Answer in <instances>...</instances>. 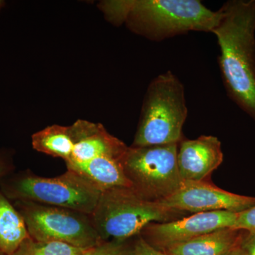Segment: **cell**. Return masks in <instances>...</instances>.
I'll list each match as a JSON object with an SVG mask.
<instances>
[{"label":"cell","mask_w":255,"mask_h":255,"mask_svg":"<svg viewBox=\"0 0 255 255\" xmlns=\"http://www.w3.org/2000/svg\"><path fill=\"white\" fill-rule=\"evenodd\" d=\"M218 12L211 33L220 48L223 84L230 98L255 121V0H229Z\"/></svg>","instance_id":"1"},{"label":"cell","mask_w":255,"mask_h":255,"mask_svg":"<svg viewBox=\"0 0 255 255\" xmlns=\"http://www.w3.org/2000/svg\"><path fill=\"white\" fill-rule=\"evenodd\" d=\"M110 21L126 23L151 41H162L191 31L211 33L219 12L199 0H117L102 4Z\"/></svg>","instance_id":"2"},{"label":"cell","mask_w":255,"mask_h":255,"mask_svg":"<svg viewBox=\"0 0 255 255\" xmlns=\"http://www.w3.org/2000/svg\"><path fill=\"white\" fill-rule=\"evenodd\" d=\"M185 214L146 200L131 188L123 187L102 191L90 216L102 241H124L139 236L150 223L182 219Z\"/></svg>","instance_id":"3"},{"label":"cell","mask_w":255,"mask_h":255,"mask_svg":"<svg viewBox=\"0 0 255 255\" xmlns=\"http://www.w3.org/2000/svg\"><path fill=\"white\" fill-rule=\"evenodd\" d=\"M187 115L182 82L170 70L160 74L147 87L131 146L179 143Z\"/></svg>","instance_id":"4"},{"label":"cell","mask_w":255,"mask_h":255,"mask_svg":"<svg viewBox=\"0 0 255 255\" xmlns=\"http://www.w3.org/2000/svg\"><path fill=\"white\" fill-rule=\"evenodd\" d=\"M1 192L8 199L28 201L93 214L102 194L91 182L72 170L55 177H43L29 171L0 179Z\"/></svg>","instance_id":"5"},{"label":"cell","mask_w":255,"mask_h":255,"mask_svg":"<svg viewBox=\"0 0 255 255\" xmlns=\"http://www.w3.org/2000/svg\"><path fill=\"white\" fill-rule=\"evenodd\" d=\"M178 145L128 147L122 165L132 190L157 202L173 194L183 182L178 169Z\"/></svg>","instance_id":"6"},{"label":"cell","mask_w":255,"mask_h":255,"mask_svg":"<svg viewBox=\"0 0 255 255\" xmlns=\"http://www.w3.org/2000/svg\"><path fill=\"white\" fill-rule=\"evenodd\" d=\"M14 206L35 241L60 242L86 250L103 242L90 215L28 201H16Z\"/></svg>","instance_id":"7"},{"label":"cell","mask_w":255,"mask_h":255,"mask_svg":"<svg viewBox=\"0 0 255 255\" xmlns=\"http://www.w3.org/2000/svg\"><path fill=\"white\" fill-rule=\"evenodd\" d=\"M238 216V213L227 211L197 213L169 222L150 223L139 236L162 251L219 230L234 228Z\"/></svg>","instance_id":"8"},{"label":"cell","mask_w":255,"mask_h":255,"mask_svg":"<svg viewBox=\"0 0 255 255\" xmlns=\"http://www.w3.org/2000/svg\"><path fill=\"white\" fill-rule=\"evenodd\" d=\"M159 203L167 209L192 214L218 211L239 214L255 206V196L229 192L207 181L183 182L173 194Z\"/></svg>","instance_id":"9"},{"label":"cell","mask_w":255,"mask_h":255,"mask_svg":"<svg viewBox=\"0 0 255 255\" xmlns=\"http://www.w3.org/2000/svg\"><path fill=\"white\" fill-rule=\"evenodd\" d=\"M223 161L221 142L217 137L183 139L178 145L177 165L182 182L207 181Z\"/></svg>","instance_id":"10"},{"label":"cell","mask_w":255,"mask_h":255,"mask_svg":"<svg viewBox=\"0 0 255 255\" xmlns=\"http://www.w3.org/2000/svg\"><path fill=\"white\" fill-rule=\"evenodd\" d=\"M74 141L71 157L66 165L85 163L102 156L123 157L128 146L111 135L101 124L78 120L70 126Z\"/></svg>","instance_id":"11"},{"label":"cell","mask_w":255,"mask_h":255,"mask_svg":"<svg viewBox=\"0 0 255 255\" xmlns=\"http://www.w3.org/2000/svg\"><path fill=\"white\" fill-rule=\"evenodd\" d=\"M246 231L224 228L162 250L168 255H228L241 243Z\"/></svg>","instance_id":"12"},{"label":"cell","mask_w":255,"mask_h":255,"mask_svg":"<svg viewBox=\"0 0 255 255\" xmlns=\"http://www.w3.org/2000/svg\"><path fill=\"white\" fill-rule=\"evenodd\" d=\"M123 157L102 156L85 163L67 166V168L80 174L102 192L115 188H131L124 173Z\"/></svg>","instance_id":"13"},{"label":"cell","mask_w":255,"mask_h":255,"mask_svg":"<svg viewBox=\"0 0 255 255\" xmlns=\"http://www.w3.org/2000/svg\"><path fill=\"white\" fill-rule=\"evenodd\" d=\"M22 216L0 191V253L13 255L29 238Z\"/></svg>","instance_id":"14"},{"label":"cell","mask_w":255,"mask_h":255,"mask_svg":"<svg viewBox=\"0 0 255 255\" xmlns=\"http://www.w3.org/2000/svg\"><path fill=\"white\" fill-rule=\"evenodd\" d=\"M33 149L43 154L59 157L66 162L71 157L74 141L70 127L53 125L33 134Z\"/></svg>","instance_id":"15"},{"label":"cell","mask_w":255,"mask_h":255,"mask_svg":"<svg viewBox=\"0 0 255 255\" xmlns=\"http://www.w3.org/2000/svg\"><path fill=\"white\" fill-rule=\"evenodd\" d=\"M86 249L60 243L42 242L26 238L13 255H83Z\"/></svg>","instance_id":"16"},{"label":"cell","mask_w":255,"mask_h":255,"mask_svg":"<svg viewBox=\"0 0 255 255\" xmlns=\"http://www.w3.org/2000/svg\"><path fill=\"white\" fill-rule=\"evenodd\" d=\"M128 241H103L87 250L83 255H134V243L130 245Z\"/></svg>","instance_id":"17"},{"label":"cell","mask_w":255,"mask_h":255,"mask_svg":"<svg viewBox=\"0 0 255 255\" xmlns=\"http://www.w3.org/2000/svg\"><path fill=\"white\" fill-rule=\"evenodd\" d=\"M234 228L247 232L255 233V206L238 214Z\"/></svg>","instance_id":"18"},{"label":"cell","mask_w":255,"mask_h":255,"mask_svg":"<svg viewBox=\"0 0 255 255\" xmlns=\"http://www.w3.org/2000/svg\"><path fill=\"white\" fill-rule=\"evenodd\" d=\"M134 255H168L150 246L140 236L133 244Z\"/></svg>","instance_id":"19"},{"label":"cell","mask_w":255,"mask_h":255,"mask_svg":"<svg viewBox=\"0 0 255 255\" xmlns=\"http://www.w3.org/2000/svg\"><path fill=\"white\" fill-rule=\"evenodd\" d=\"M245 255H255V233L247 232L241 243Z\"/></svg>","instance_id":"20"},{"label":"cell","mask_w":255,"mask_h":255,"mask_svg":"<svg viewBox=\"0 0 255 255\" xmlns=\"http://www.w3.org/2000/svg\"><path fill=\"white\" fill-rule=\"evenodd\" d=\"M12 167L9 158L0 152V179L9 175Z\"/></svg>","instance_id":"21"},{"label":"cell","mask_w":255,"mask_h":255,"mask_svg":"<svg viewBox=\"0 0 255 255\" xmlns=\"http://www.w3.org/2000/svg\"><path fill=\"white\" fill-rule=\"evenodd\" d=\"M241 243L228 255H245L244 251H243V248H242Z\"/></svg>","instance_id":"22"},{"label":"cell","mask_w":255,"mask_h":255,"mask_svg":"<svg viewBox=\"0 0 255 255\" xmlns=\"http://www.w3.org/2000/svg\"><path fill=\"white\" fill-rule=\"evenodd\" d=\"M4 5L5 1H3V0H0V11H1V9L4 7Z\"/></svg>","instance_id":"23"},{"label":"cell","mask_w":255,"mask_h":255,"mask_svg":"<svg viewBox=\"0 0 255 255\" xmlns=\"http://www.w3.org/2000/svg\"><path fill=\"white\" fill-rule=\"evenodd\" d=\"M0 255H5L4 254H1V253H0Z\"/></svg>","instance_id":"24"}]
</instances>
